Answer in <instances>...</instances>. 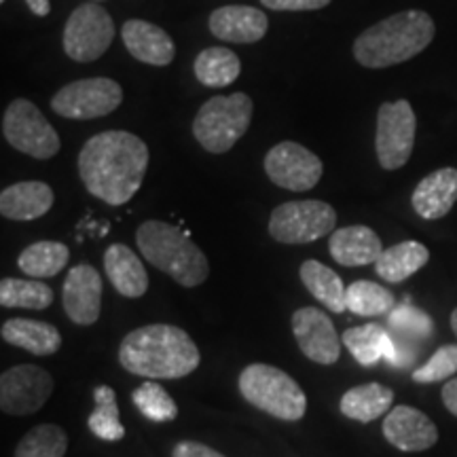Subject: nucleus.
Wrapping results in <instances>:
<instances>
[{"instance_id": "nucleus-4", "label": "nucleus", "mask_w": 457, "mask_h": 457, "mask_svg": "<svg viewBox=\"0 0 457 457\" xmlns=\"http://www.w3.org/2000/svg\"><path fill=\"white\" fill-rule=\"evenodd\" d=\"M136 244L145 259L185 288H195L210 276L202 248L182 228L163 220H146L136 231Z\"/></svg>"}, {"instance_id": "nucleus-2", "label": "nucleus", "mask_w": 457, "mask_h": 457, "mask_svg": "<svg viewBox=\"0 0 457 457\" xmlns=\"http://www.w3.org/2000/svg\"><path fill=\"white\" fill-rule=\"evenodd\" d=\"M195 341L174 324H151L131 330L119 345V362L131 375L180 379L199 367Z\"/></svg>"}, {"instance_id": "nucleus-43", "label": "nucleus", "mask_w": 457, "mask_h": 457, "mask_svg": "<svg viewBox=\"0 0 457 457\" xmlns=\"http://www.w3.org/2000/svg\"><path fill=\"white\" fill-rule=\"evenodd\" d=\"M91 3H94V0H91Z\"/></svg>"}, {"instance_id": "nucleus-34", "label": "nucleus", "mask_w": 457, "mask_h": 457, "mask_svg": "<svg viewBox=\"0 0 457 457\" xmlns=\"http://www.w3.org/2000/svg\"><path fill=\"white\" fill-rule=\"evenodd\" d=\"M66 451V432L55 424H41L26 432V436L17 443L13 457H64Z\"/></svg>"}, {"instance_id": "nucleus-30", "label": "nucleus", "mask_w": 457, "mask_h": 457, "mask_svg": "<svg viewBox=\"0 0 457 457\" xmlns=\"http://www.w3.org/2000/svg\"><path fill=\"white\" fill-rule=\"evenodd\" d=\"M71 261V250L62 242H34L24 248V253L17 259V267L26 273V276L43 279L54 278L60 273Z\"/></svg>"}, {"instance_id": "nucleus-33", "label": "nucleus", "mask_w": 457, "mask_h": 457, "mask_svg": "<svg viewBox=\"0 0 457 457\" xmlns=\"http://www.w3.org/2000/svg\"><path fill=\"white\" fill-rule=\"evenodd\" d=\"M347 310L364 318H377L390 313L396 307V296L381 284L370 279H358L347 286Z\"/></svg>"}, {"instance_id": "nucleus-31", "label": "nucleus", "mask_w": 457, "mask_h": 457, "mask_svg": "<svg viewBox=\"0 0 457 457\" xmlns=\"http://www.w3.org/2000/svg\"><path fill=\"white\" fill-rule=\"evenodd\" d=\"M94 403L96 409L89 415L87 426L94 436L100 441L117 443L125 436V428L121 424V415H119L117 394L111 386H98L94 390Z\"/></svg>"}, {"instance_id": "nucleus-13", "label": "nucleus", "mask_w": 457, "mask_h": 457, "mask_svg": "<svg viewBox=\"0 0 457 457\" xmlns=\"http://www.w3.org/2000/svg\"><path fill=\"white\" fill-rule=\"evenodd\" d=\"M265 171L273 185L282 187L286 191L303 193L318 185L322 179L324 165L310 148L286 140L267 153Z\"/></svg>"}, {"instance_id": "nucleus-20", "label": "nucleus", "mask_w": 457, "mask_h": 457, "mask_svg": "<svg viewBox=\"0 0 457 457\" xmlns=\"http://www.w3.org/2000/svg\"><path fill=\"white\" fill-rule=\"evenodd\" d=\"M457 202V170L441 168L428 174L415 187L413 204L415 214L424 220H438L447 216Z\"/></svg>"}, {"instance_id": "nucleus-14", "label": "nucleus", "mask_w": 457, "mask_h": 457, "mask_svg": "<svg viewBox=\"0 0 457 457\" xmlns=\"http://www.w3.org/2000/svg\"><path fill=\"white\" fill-rule=\"evenodd\" d=\"M293 333L303 356L312 362L330 367L341 356V339L335 324L318 307H301L293 313Z\"/></svg>"}, {"instance_id": "nucleus-37", "label": "nucleus", "mask_w": 457, "mask_h": 457, "mask_svg": "<svg viewBox=\"0 0 457 457\" xmlns=\"http://www.w3.org/2000/svg\"><path fill=\"white\" fill-rule=\"evenodd\" d=\"M273 11H318L328 7L330 0H261Z\"/></svg>"}, {"instance_id": "nucleus-17", "label": "nucleus", "mask_w": 457, "mask_h": 457, "mask_svg": "<svg viewBox=\"0 0 457 457\" xmlns=\"http://www.w3.org/2000/svg\"><path fill=\"white\" fill-rule=\"evenodd\" d=\"M210 30L216 38L225 43H256L267 34L270 21L261 9L248 4H227L212 11L210 15Z\"/></svg>"}, {"instance_id": "nucleus-26", "label": "nucleus", "mask_w": 457, "mask_h": 457, "mask_svg": "<svg viewBox=\"0 0 457 457\" xmlns=\"http://www.w3.org/2000/svg\"><path fill=\"white\" fill-rule=\"evenodd\" d=\"M394 404V390L381 384H364L347 390L341 396V413L347 420L360 421V424H370L379 420L381 415L390 413Z\"/></svg>"}, {"instance_id": "nucleus-8", "label": "nucleus", "mask_w": 457, "mask_h": 457, "mask_svg": "<svg viewBox=\"0 0 457 457\" xmlns=\"http://www.w3.org/2000/svg\"><path fill=\"white\" fill-rule=\"evenodd\" d=\"M3 134L15 151L34 159H51L60 151V136L30 100H13L3 117Z\"/></svg>"}, {"instance_id": "nucleus-10", "label": "nucleus", "mask_w": 457, "mask_h": 457, "mask_svg": "<svg viewBox=\"0 0 457 457\" xmlns=\"http://www.w3.org/2000/svg\"><path fill=\"white\" fill-rule=\"evenodd\" d=\"M417 119L407 100L386 102L377 112L375 151L384 170H398L407 165L415 146Z\"/></svg>"}, {"instance_id": "nucleus-36", "label": "nucleus", "mask_w": 457, "mask_h": 457, "mask_svg": "<svg viewBox=\"0 0 457 457\" xmlns=\"http://www.w3.org/2000/svg\"><path fill=\"white\" fill-rule=\"evenodd\" d=\"M457 373V343L455 345H441L432 353L424 367L415 369V384H436V381L451 379Z\"/></svg>"}, {"instance_id": "nucleus-6", "label": "nucleus", "mask_w": 457, "mask_h": 457, "mask_svg": "<svg viewBox=\"0 0 457 457\" xmlns=\"http://www.w3.org/2000/svg\"><path fill=\"white\" fill-rule=\"evenodd\" d=\"M253 108L250 96L242 91L231 96H214L195 114V121H193L195 140L214 155L231 151L236 142L248 131L253 121Z\"/></svg>"}, {"instance_id": "nucleus-21", "label": "nucleus", "mask_w": 457, "mask_h": 457, "mask_svg": "<svg viewBox=\"0 0 457 457\" xmlns=\"http://www.w3.org/2000/svg\"><path fill=\"white\" fill-rule=\"evenodd\" d=\"M54 202V191L45 182H17L0 193V214L9 220H37L49 212Z\"/></svg>"}, {"instance_id": "nucleus-29", "label": "nucleus", "mask_w": 457, "mask_h": 457, "mask_svg": "<svg viewBox=\"0 0 457 457\" xmlns=\"http://www.w3.org/2000/svg\"><path fill=\"white\" fill-rule=\"evenodd\" d=\"M197 81L205 87H227L236 83L239 72H242V62L239 57L227 47H208L195 57Z\"/></svg>"}, {"instance_id": "nucleus-16", "label": "nucleus", "mask_w": 457, "mask_h": 457, "mask_svg": "<svg viewBox=\"0 0 457 457\" xmlns=\"http://www.w3.org/2000/svg\"><path fill=\"white\" fill-rule=\"evenodd\" d=\"M384 436L386 441L400 451H417L432 449L438 443L436 424L428 417L424 411L409 407V404H398L394 407L384 420Z\"/></svg>"}, {"instance_id": "nucleus-35", "label": "nucleus", "mask_w": 457, "mask_h": 457, "mask_svg": "<svg viewBox=\"0 0 457 457\" xmlns=\"http://www.w3.org/2000/svg\"><path fill=\"white\" fill-rule=\"evenodd\" d=\"M136 409L146 417L148 421L155 424H165V421H174L179 417V407H176L174 398L163 390L155 381H145L131 394Z\"/></svg>"}, {"instance_id": "nucleus-38", "label": "nucleus", "mask_w": 457, "mask_h": 457, "mask_svg": "<svg viewBox=\"0 0 457 457\" xmlns=\"http://www.w3.org/2000/svg\"><path fill=\"white\" fill-rule=\"evenodd\" d=\"M171 457H225V455L204 443L180 441L174 449H171Z\"/></svg>"}, {"instance_id": "nucleus-5", "label": "nucleus", "mask_w": 457, "mask_h": 457, "mask_svg": "<svg viewBox=\"0 0 457 457\" xmlns=\"http://www.w3.org/2000/svg\"><path fill=\"white\" fill-rule=\"evenodd\" d=\"M239 392L253 407L282 421H299L305 417L307 396L301 386L271 364H250L239 373Z\"/></svg>"}, {"instance_id": "nucleus-28", "label": "nucleus", "mask_w": 457, "mask_h": 457, "mask_svg": "<svg viewBox=\"0 0 457 457\" xmlns=\"http://www.w3.org/2000/svg\"><path fill=\"white\" fill-rule=\"evenodd\" d=\"M301 282L313 295V299L322 303L324 307L335 313H343L347 310V288L343 286V279L330 270L322 265L320 261H305L299 270Z\"/></svg>"}, {"instance_id": "nucleus-19", "label": "nucleus", "mask_w": 457, "mask_h": 457, "mask_svg": "<svg viewBox=\"0 0 457 457\" xmlns=\"http://www.w3.org/2000/svg\"><path fill=\"white\" fill-rule=\"evenodd\" d=\"M328 253L343 267H364L384 254L381 237L367 225L335 228L328 239Z\"/></svg>"}, {"instance_id": "nucleus-18", "label": "nucleus", "mask_w": 457, "mask_h": 457, "mask_svg": "<svg viewBox=\"0 0 457 457\" xmlns=\"http://www.w3.org/2000/svg\"><path fill=\"white\" fill-rule=\"evenodd\" d=\"M123 45L138 62L148 66H168L174 62V41L163 28L145 20H129L121 28Z\"/></svg>"}, {"instance_id": "nucleus-3", "label": "nucleus", "mask_w": 457, "mask_h": 457, "mask_svg": "<svg viewBox=\"0 0 457 457\" xmlns=\"http://www.w3.org/2000/svg\"><path fill=\"white\" fill-rule=\"evenodd\" d=\"M434 20L426 11H400L370 26L353 41V57L364 68H390L420 55L434 41Z\"/></svg>"}, {"instance_id": "nucleus-22", "label": "nucleus", "mask_w": 457, "mask_h": 457, "mask_svg": "<svg viewBox=\"0 0 457 457\" xmlns=\"http://www.w3.org/2000/svg\"><path fill=\"white\" fill-rule=\"evenodd\" d=\"M387 330L394 341V364H407L413 358L417 341L424 343L432 333V320L426 312L409 305H396L387 318Z\"/></svg>"}, {"instance_id": "nucleus-12", "label": "nucleus", "mask_w": 457, "mask_h": 457, "mask_svg": "<svg viewBox=\"0 0 457 457\" xmlns=\"http://www.w3.org/2000/svg\"><path fill=\"white\" fill-rule=\"evenodd\" d=\"M54 392V377L37 364H20L0 375V409L7 415L37 413Z\"/></svg>"}, {"instance_id": "nucleus-24", "label": "nucleus", "mask_w": 457, "mask_h": 457, "mask_svg": "<svg viewBox=\"0 0 457 457\" xmlns=\"http://www.w3.org/2000/svg\"><path fill=\"white\" fill-rule=\"evenodd\" d=\"M3 341L34 353V356H54L62 347V335L54 324L30 318H11L0 328Z\"/></svg>"}, {"instance_id": "nucleus-9", "label": "nucleus", "mask_w": 457, "mask_h": 457, "mask_svg": "<svg viewBox=\"0 0 457 457\" xmlns=\"http://www.w3.org/2000/svg\"><path fill=\"white\" fill-rule=\"evenodd\" d=\"M112 38L114 24L108 11L96 3H85L68 17L62 43L71 60L89 64L106 54Z\"/></svg>"}, {"instance_id": "nucleus-1", "label": "nucleus", "mask_w": 457, "mask_h": 457, "mask_svg": "<svg viewBox=\"0 0 457 457\" xmlns=\"http://www.w3.org/2000/svg\"><path fill=\"white\" fill-rule=\"evenodd\" d=\"M148 168V146L129 131L91 136L79 153V176L94 197L123 205L138 193Z\"/></svg>"}, {"instance_id": "nucleus-32", "label": "nucleus", "mask_w": 457, "mask_h": 457, "mask_svg": "<svg viewBox=\"0 0 457 457\" xmlns=\"http://www.w3.org/2000/svg\"><path fill=\"white\" fill-rule=\"evenodd\" d=\"M55 295L47 284L38 279H17L4 278L0 282V305L21 307V310H47L54 303Z\"/></svg>"}, {"instance_id": "nucleus-7", "label": "nucleus", "mask_w": 457, "mask_h": 457, "mask_svg": "<svg viewBox=\"0 0 457 457\" xmlns=\"http://www.w3.org/2000/svg\"><path fill=\"white\" fill-rule=\"evenodd\" d=\"M337 212L322 199L279 204L271 212L270 236L279 244H312L335 231Z\"/></svg>"}, {"instance_id": "nucleus-40", "label": "nucleus", "mask_w": 457, "mask_h": 457, "mask_svg": "<svg viewBox=\"0 0 457 457\" xmlns=\"http://www.w3.org/2000/svg\"><path fill=\"white\" fill-rule=\"evenodd\" d=\"M26 4L30 7L32 13L38 15V17H45V15L51 13L49 0H26Z\"/></svg>"}, {"instance_id": "nucleus-42", "label": "nucleus", "mask_w": 457, "mask_h": 457, "mask_svg": "<svg viewBox=\"0 0 457 457\" xmlns=\"http://www.w3.org/2000/svg\"><path fill=\"white\" fill-rule=\"evenodd\" d=\"M0 3H3V0H0Z\"/></svg>"}, {"instance_id": "nucleus-23", "label": "nucleus", "mask_w": 457, "mask_h": 457, "mask_svg": "<svg viewBox=\"0 0 457 457\" xmlns=\"http://www.w3.org/2000/svg\"><path fill=\"white\" fill-rule=\"evenodd\" d=\"M104 271L112 288L128 299H140L148 290V276L140 256L125 244H112L104 254Z\"/></svg>"}, {"instance_id": "nucleus-25", "label": "nucleus", "mask_w": 457, "mask_h": 457, "mask_svg": "<svg viewBox=\"0 0 457 457\" xmlns=\"http://www.w3.org/2000/svg\"><path fill=\"white\" fill-rule=\"evenodd\" d=\"M428 261H430V250L421 242L407 239L384 250V254L375 262V273L387 284H400L426 267Z\"/></svg>"}, {"instance_id": "nucleus-15", "label": "nucleus", "mask_w": 457, "mask_h": 457, "mask_svg": "<svg viewBox=\"0 0 457 457\" xmlns=\"http://www.w3.org/2000/svg\"><path fill=\"white\" fill-rule=\"evenodd\" d=\"M66 316L79 327L98 322L102 312V278L91 265H77L68 271L62 286Z\"/></svg>"}, {"instance_id": "nucleus-39", "label": "nucleus", "mask_w": 457, "mask_h": 457, "mask_svg": "<svg viewBox=\"0 0 457 457\" xmlns=\"http://www.w3.org/2000/svg\"><path fill=\"white\" fill-rule=\"evenodd\" d=\"M443 403L447 407L449 413L457 417V377H451V379L443 387Z\"/></svg>"}, {"instance_id": "nucleus-11", "label": "nucleus", "mask_w": 457, "mask_h": 457, "mask_svg": "<svg viewBox=\"0 0 457 457\" xmlns=\"http://www.w3.org/2000/svg\"><path fill=\"white\" fill-rule=\"evenodd\" d=\"M123 102L121 85L112 79L94 77L68 83L51 100V108L66 119H100L117 111Z\"/></svg>"}, {"instance_id": "nucleus-27", "label": "nucleus", "mask_w": 457, "mask_h": 457, "mask_svg": "<svg viewBox=\"0 0 457 457\" xmlns=\"http://www.w3.org/2000/svg\"><path fill=\"white\" fill-rule=\"evenodd\" d=\"M341 341L362 367H373L381 358H387L390 362H394V353L396 352H394L390 330L379 327V324H364V327L347 328Z\"/></svg>"}, {"instance_id": "nucleus-41", "label": "nucleus", "mask_w": 457, "mask_h": 457, "mask_svg": "<svg viewBox=\"0 0 457 457\" xmlns=\"http://www.w3.org/2000/svg\"><path fill=\"white\" fill-rule=\"evenodd\" d=\"M451 330H453L455 339H457V307L453 310V313H451Z\"/></svg>"}]
</instances>
